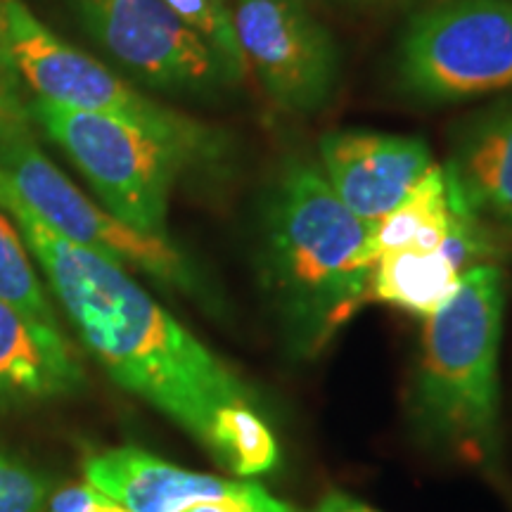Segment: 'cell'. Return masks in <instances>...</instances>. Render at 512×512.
<instances>
[{
    "mask_svg": "<svg viewBox=\"0 0 512 512\" xmlns=\"http://www.w3.org/2000/svg\"><path fill=\"white\" fill-rule=\"evenodd\" d=\"M181 512H304L294 505L280 501L266 489L252 482H242L238 489L209 501H197Z\"/></svg>",
    "mask_w": 512,
    "mask_h": 512,
    "instance_id": "obj_21",
    "label": "cell"
},
{
    "mask_svg": "<svg viewBox=\"0 0 512 512\" xmlns=\"http://www.w3.org/2000/svg\"><path fill=\"white\" fill-rule=\"evenodd\" d=\"M3 3H5V0H0V43H3V34H5V17H3Z\"/></svg>",
    "mask_w": 512,
    "mask_h": 512,
    "instance_id": "obj_24",
    "label": "cell"
},
{
    "mask_svg": "<svg viewBox=\"0 0 512 512\" xmlns=\"http://www.w3.org/2000/svg\"><path fill=\"white\" fill-rule=\"evenodd\" d=\"M228 472L256 477L271 472L280 460L278 439L259 411V403H233L214 418L207 446Z\"/></svg>",
    "mask_w": 512,
    "mask_h": 512,
    "instance_id": "obj_16",
    "label": "cell"
},
{
    "mask_svg": "<svg viewBox=\"0 0 512 512\" xmlns=\"http://www.w3.org/2000/svg\"><path fill=\"white\" fill-rule=\"evenodd\" d=\"M53 491L46 472L0 448V512H43Z\"/></svg>",
    "mask_w": 512,
    "mask_h": 512,
    "instance_id": "obj_19",
    "label": "cell"
},
{
    "mask_svg": "<svg viewBox=\"0 0 512 512\" xmlns=\"http://www.w3.org/2000/svg\"><path fill=\"white\" fill-rule=\"evenodd\" d=\"M162 3L174 10L204 41H209L211 46L219 50L242 76L247 74L238 36H235L233 3L230 0H162Z\"/></svg>",
    "mask_w": 512,
    "mask_h": 512,
    "instance_id": "obj_18",
    "label": "cell"
},
{
    "mask_svg": "<svg viewBox=\"0 0 512 512\" xmlns=\"http://www.w3.org/2000/svg\"><path fill=\"white\" fill-rule=\"evenodd\" d=\"M316 159L344 207L370 228L437 164L422 138L375 131H328L318 140Z\"/></svg>",
    "mask_w": 512,
    "mask_h": 512,
    "instance_id": "obj_10",
    "label": "cell"
},
{
    "mask_svg": "<svg viewBox=\"0 0 512 512\" xmlns=\"http://www.w3.org/2000/svg\"><path fill=\"white\" fill-rule=\"evenodd\" d=\"M0 171L31 211L64 240L93 249L169 290L207 299V285L171 238L140 233L83 195L36 145L34 136L0 147Z\"/></svg>",
    "mask_w": 512,
    "mask_h": 512,
    "instance_id": "obj_7",
    "label": "cell"
},
{
    "mask_svg": "<svg viewBox=\"0 0 512 512\" xmlns=\"http://www.w3.org/2000/svg\"><path fill=\"white\" fill-rule=\"evenodd\" d=\"M83 479L131 512H181L235 491L242 482L185 470L136 446L107 448L83 460Z\"/></svg>",
    "mask_w": 512,
    "mask_h": 512,
    "instance_id": "obj_12",
    "label": "cell"
},
{
    "mask_svg": "<svg viewBox=\"0 0 512 512\" xmlns=\"http://www.w3.org/2000/svg\"><path fill=\"white\" fill-rule=\"evenodd\" d=\"M29 105L19 93V74L10 55L0 43V147L17 138L34 136L31 133Z\"/></svg>",
    "mask_w": 512,
    "mask_h": 512,
    "instance_id": "obj_20",
    "label": "cell"
},
{
    "mask_svg": "<svg viewBox=\"0 0 512 512\" xmlns=\"http://www.w3.org/2000/svg\"><path fill=\"white\" fill-rule=\"evenodd\" d=\"M463 207L465 200L453 178L444 166L434 164L411 195L370 230L375 261L396 249H451V235Z\"/></svg>",
    "mask_w": 512,
    "mask_h": 512,
    "instance_id": "obj_14",
    "label": "cell"
},
{
    "mask_svg": "<svg viewBox=\"0 0 512 512\" xmlns=\"http://www.w3.org/2000/svg\"><path fill=\"white\" fill-rule=\"evenodd\" d=\"M31 119L62 147L102 207L140 233L169 238L171 190L185 169L211 162L192 147L128 124L36 98Z\"/></svg>",
    "mask_w": 512,
    "mask_h": 512,
    "instance_id": "obj_4",
    "label": "cell"
},
{
    "mask_svg": "<svg viewBox=\"0 0 512 512\" xmlns=\"http://www.w3.org/2000/svg\"><path fill=\"white\" fill-rule=\"evenodd\" d=\"M86 370L62 328H46L0 302V406L79 394Z\"/></svg>",
    "mask_w": 512,
    "mask_h": 512,
    "instance_id": "obj_11",
    "label": "cell"
},
{
    "mask_svg": "<svg viewBox=\"0 0 512 512\" xmlns=\"http://www.w3.org/2000/svg\"><path fill=\"white\" fill-rule=\"evenodd\" d=\"M3 17L5 53L36 98L72 110L124 119L157 136L192 147L211 162H219L226 155L223 138L214 128L147 98L100 60L55 36L22 0H5Z\"/></svg>",
    "mask_w": 512,
    "mask_h": 512,
    "instance_id": "obj_6",
    "label": "cell"
},
{
    "mask_svg": "<svg viewBox=\"0 0 512 512\" xmlns=\"http://www.w3.org/2000/svg\"><path fill=\"white\" fill-rule=\"evenodd\" d=\"M245 67L280 110L313 114L335 98L342 57L304 0H233Z\"/></svg>",
    "mask_w": 512,
    "mask_h": 512,
    "instance_id": "obj_9",
    "label": "cell"
},
{
    "mask_svg": "<svg viewBox=\"0 0 512 512\" xmlns=\"http://www.w3.org/2000/svg\"><path fill=\"white\" fill-rule=\"evenodd\" d=\"M444 169L472 214L512 230V95L458 126Z\"/></svg>",
    "mask_w": 512,
    "mask_h": 512,
    "instance_id": "obj_13",
    "label": "cell"
},
{
    "mask_svg": "<svg viewBox=\"0 0 512 512\" xmlns=\"http://www.w3.org/2000/svg\"><path fill=\"white\" fill-rule=\"evenodd\" d=\"M46 512H131L112 496L102 494L93 484H72L53 491Z\"/></svg>",
    "mask_w": 512,
    "mask_h": 512,
    "instance_id": "obj_22",
    "label": "cell"
},
{
    "mask_svg": "<svg viewBox=\"0 0 512 512\" xmlns=\"http://www.w3.org/2000/svg\"><path fill=\"white\" fill-rule=\"evenodd\" d=\"M463 273L448 247L396 249L377 256L370 297L425 320L453 297Z\"/></svg>",
    "mask_w": 512,
    "mask_h": 512,
    "instance_id": "obj_15",
    "label": "cell"
},
{
    "mask_svg": "<svg viewBox=\"0 0 512 512\" xmlns=\"http://www.w3.org/2000/svg\"><path fill=\"white\" fill-rule=\"evenodd\" d=\"M0 209L15 221L83 347L107 375L207 446L214 418L259 403L219 356L133 280L117 261L64 240L0 171Z\"/></svg>",
    "mask_w": 512,
    "mask_h": 512,
    "instance_id": "obj_1",
    "label": "cell"
},
{
    "mask_svg": "<svg viewBox=\"0 0 512 512\" xmlns=\"http://www.w3.org/2000/svg\"><path fill=\"white\" fill-rule=\"evenodd\" d=\"M505 311L501 266L460 278L453 297L425 318L408 418L422 444L479 470L501 467L498 351Z\"/></svg>",
    "mask_w": 512,
    "mask_h": 512,
    "instance_id": "obj_3",
    "label": "cell"
},
{
    "mask_svg": "<svg viewBox=\"0 0 512 512\" xmlns=\"http://www.w3.org/2000/svg\"><path fill=\"white\" fill-rule=\"evenodd\" d=\"M394 79L422 105L512 91V0H441L415 12L399 36Z\"/></svg>",
    "mask_w": 512,
    "mask_h": 512,
    "instance_id": "obj_5",
    "label": "cell"
},
{
    "mask_svg": "<svg viewBox=\"0 0 512 512\" xmlns=\"http://www.w3.org/2000/svg\"><path fill=\"white\" fill-rule=\"evenodd\" d=\"M313 512H377L375 508H370L368 503L358 501V498L349 496V494H328L323 496V501L318 503V508Z\"/></svg>",
    "mask_w": 512,
    "mask_h": 512,
    "instance_id": "obj_23",
    "label": "cell"
},
{
    "mask_svg": "<svg viewBox=\"0 0 512 512\" xmlns=\"http://www.w3.org/2000/svg\"><path fill=\"white\" fill-rule=\"evenodd\" d=\"M370 230L318 159L287 155L275 166L256 216V271L294 358L323 354L370 299Z\"/></svg>",
    "mask_w": 512,
    "mask_h": 512,
    "instance_id": "obj_2",
    "label": "cell"
},
{
    "mask_svg": "<svg viewBox=\"0 0 512 512\" xmlns=\"http://www.w3.org/2000/svg\"><path fill=\"white\" fill-rule=\"evenodd\" d=\"M95 43L157 91L216 93L242 79L209 41L162 0H72Z\"/></svg>",
    "mask_w": 512,
    "mask_h": 512,
    "instance_id": "obj_8",
    "label": "cell"
},
{
    "mask_svg": "<svg viewBox=\"0 0 512 512\" xmlns=\"http://www.w3.org/2000/svg\"><path fill=\"white\" fill-rule=\"evenodd\" d=\"M0 302L46 328H60L53 299L15 221L0 209Z\"/></svg>",
    "mask_w": 512,
    "mask_h": 512,
    "instance_id": "obj_17",
    "label": "cell"
},
{
    "mask_svg": "<svg viewBox=\"0 0 512 512\" xmlns=\"http://www.w3.org/2000/svg\"><path fill=\"white\" fill-rule=\"evenodd\" d=\"M363 3H368V0H363Z\"/></svg>",
    "mask_w": 512,
    "mask_h": 512,
    "instance_id": "obj_25",
    "label": "cell"
}]
</instances>
